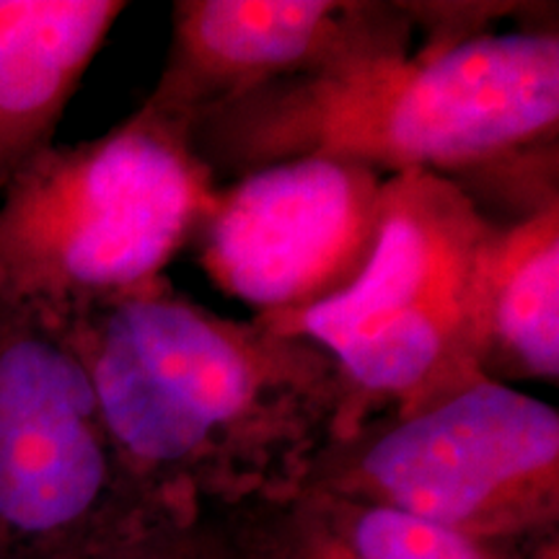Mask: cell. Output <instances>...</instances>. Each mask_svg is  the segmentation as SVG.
<instances>
[{"label": "cell", "mask_w": 559, "mask_h": 559, "mask_svg": "<svg viewBox=\"0 0 559 559\" xmlns=\"http://www.w3.org/2000/svg\"><path fill=\"white\" fill-rule=\"evenodd\" d=\"M300 485L370 502L492 551L559 536V412L481 379L330 438Z\"/></svg>", "instance_id": "5"}, {"label": "cell", "mask_w": 559, "mask_h": 559, "mask_svg": "<svg viewBox=\"0 0 559 559\" xmlns=\"http://www.w3.org/2000/svg\"><path fill=\"white\" fill-rule=\"evenodd\" d=\"M236 559H513L396 510L296 485L218 510ZM521 551V549H519Z\"/></svg>", "instance_id": "11"}, {"label": "cell", "mask_w": 559, "mask_h": 559, "mask_svg": "<svg viewBox=\"0 0 559 559\" xmlns=\"http://www.w3.org/2000/svg\"><path fill=\"white\" fill-rule=\"evenodd\" d=\"M52 559H236L218 510H153Z\"/></svg>", "instance_id": "12"}, {"label": "cell", "mask_w": 559, "mask_h": 559, "mask_svg": "<svg viewBox=\"0 0 559 559\" xmlns=\"http://www.w3.org/2000/svg\"><path fill=\"white\" fill-rule=\"evenodd\" d=\"M218 187L190 130L143 104L99 138L52 145L0 194V300L70 319L156 283Z\"/></svg>", "instance_id": "3"}, {"label": "cell", "mask_w": 559, "mask_h": 559, "mask_svg": "<svg viewBox=\"0 0 559 559\" xmlns=\"http://www.w3.org/2000/svg\"><path fill=\"white\" fill-rule=\"evenodd\" d=\"M122 0H0V194L55 132Z\"/></svg>", "instance_id": "9"}, {"label": "cell", "mask_w": 559, "mask_h": 559, "mask_svg": "<svg viewBox=\"0 0 559 559\" xmlns=\"http://www.w3.org/2000/svg\"><path fill=\"white\" fill-rule=\"evenodd\" d=\"M557 130L559 34L528 26L270 83L202 115L190 143L218 185L313 156L453 177L555 148Z\"/></svg>", "instance_id": "2"}, {"label": "cell", "mask_w": 559, "mask_h": 559, "mask_svg": "<svg viewBox=\"0 0 559 559\" xmlns=\"http://www.w3.org/2000/svg\"><path fill=\"white\" fill-rule=\"evenodd\" d=\"M145 510L198 513L300 485L342 407L334 360L218 317L166 277L66 319Z\"/></svg>", "instance_id": "1"}, {"label": "cell", "mask_w": 559, "mask_h": 559, "mask_svg": "<svg viewBox=\"0 0 559 559\" xmlns=\"http://www.w3.org/2000/svg\"><path fill=\"white\" fill-rule=\"evenodd\" d=\"M409 3L368 0H179L171 45L145 109L187 130L270 83L353 58L412 52Z\"/></svg>", "instance_id": "8"}, {"label": "cell", "mask_w": 559, "mask_h": 559, "mask_svg": "<svg viewBox=\"0 0 559 559\" xmlns=\"http://www.w3.org/2000/svg\"><path fill=\"white\" fill-rule=\"evenodd\" d=\"M513 559H559V536H555V539H547V542L536 544V547L515 551Z\"/></svg>", "instance_id": "13"}, {"label": "cell", "mask_w": 559, "mask_h": 559, "mask_svg": "<svg viewBox=\"0 0 559 559\" xmlns=\"http://www.w3.org/2000/svg\"><path fill=\"white\" fill-rule=\"evenodd\" d=\"M386 177L337 158H296L218 187L190 247L226 296L283 317L337 296L370 260Z\"/></svg>", "instance_id": "7"}, {"label": "cell", "mask_w": 559, "mask_h": 559, "mask_svg": "<svg viewBox=\"0 0 559 559\" xmlns=\"http://www.w3.org/2000/svg\"><path fill=\"white\" fill-rule=\"evenodd\" d=\"M474 358L489 381L559 379V200L495 223L474 280Z\"/></svg>", "instance_id": "10"}, {"label": "cell", "mask_w": 559, "mask_h": 559, "mask_svg": "<svg viewBox=\"0 0 559 559\" xmlns=\"http://www.w3.org/2000/svg\"><path fill=\"white\" fill-rule=\"evenodd\" d=\"M143 513L68 321L0 300V559H52Z\"/></svg>", "instance_id": "6"}, {"label": "cell", "mask_w": 559, "mask_h": 559, "mask_svg": "<svg viewBox=\"0 0 559 559\" xmlns=\"http://www.w3.org/2000/svg\"><path fill=\"white\" fill-rule=\"evenodd\" d=\"M492 226L443 174H394L383 181L379 236L360 275L304 311L254 317L334 360L342 407L332 438L485 379L474 358V280Z\"/></svg>", "instance_id": "4"}]
</instances>
